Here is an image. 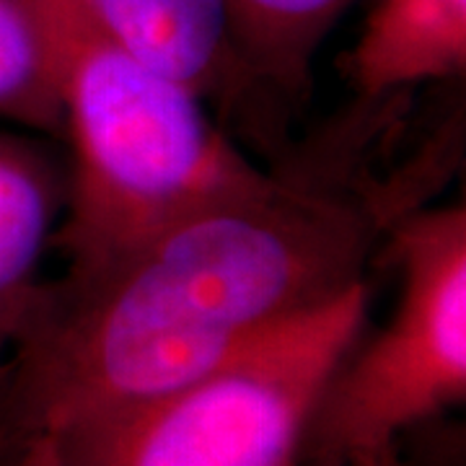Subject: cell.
<instances>
[{
	"label": "cell",
	"mask_w": 466,
	"mask_h": 466,
	"mask_svg": "<svg viewBox=\"0 0 466 466\" xmlns=\"http://www.w3.org/2000/svg\"><path fill=\"white\" fill-rule=\"evenodd\" d=\"M407 99L358 101L259 184L39 285L0 366V461L34 438L200 376L363 283L391 226L431 205L453 137L381 168Z\"/></svg>",
	"instance_id": "6da1fadb"
},
{
	"label": "cell",
	"mask_w": 466,
	"mask_h": 466,
	"mask_svg": "<svg viewBox=\"0 0 466 466\" xmlns=\"http://www.w3.org/2000/svg\"><path fill=\"white\" fill-rule=\"evenodd\" d=\"M66 122L70 200L52 251L88 267L205 202L259 184L236 135L187 86L99 26L78 0H29Z\"/></svg>",
	"instance_id": "7a4b0ae2"
},
{
	"label": "cell",
	"mask_w": 466,
	"mask_h": 466,
	"mask_svg": "<svg viewBox=\"0 0 466 466\" xmlns=\"http://www.w3.org/2000/svg\"><path fill=\"white\" fill-rule=\"evenodd\" d=\"M368 280L257 334L148 400L86 415L52 443L63 466H303L327 381L363 334Z\"/></svg>",
	"instance_id": "3957f363"
},
{
	"label": "cell",
	"mask_w": 466,
	"mask_h": 466,
	"mask_svg": "<svg viewBox=\"0 0 466 466\" xmlns=\"http://www.w3.org/2000/svg\"><path fill=\"white\" fill-rule=\"evenodd\" d=\"M381 254L400 269V299L324 386L303 464L391 453L404 435L466 401V205L417 208L391 226Z\"/></svg>",
	"instance_id": "277c9868"
},
{
	"label": "cell",
	"mask_w": 466,
	"mask_h": 466,
	"mask_svg": "<svg viewBox=\"0 0 466 466\" xmlns=\"http://www.w3.org/2000/svg\"><path fill=\"white\" fill-rule=\"evenodd\" d=\"M78 3L125 47L195 91L226 127H247L269 158L288 146L280 116L259 96L238 57L228 0Z\"/></svg>",
	"instance_id": "5b68a950"
},
{
	"label": "cell",
	"mask_w": 466,
	"mask_h": 466,
	"mask_svg": "<svg viewBox=\"0 0 466 466\" xmlns=\"http://www.w3.org/2000/svg\"><path fill=\"white\" fill-rule=\"evenodd\" d=\"M55 143L0 130V366L45 283L42 265L70 200V161Z\"/></svg>",
	"instance_id": "8992f818"
},
{
	"label": "cell",
	"mask_w": 466,
	"mask_h": 466,
	"mask_svg": "<svg viewBox=\"0 0 466 466\" xmlns=\"http://www.w3.org/2000/svg\"><path fill=\"white\" fill-rule=\"evenodd\" d=\"M342 73L358 101L466 76V0H373Z\"/></svg>",
	"instance_id": "52a82bcc"
},
{
	"label": "cell",
	"mask_w": 466,
	"mask_h": 466,
	"mask_svg": "<svg viewBox=\"0 0 466 466\" xmlns=\"http://www.w3.org/2000/svg\"><path fill=\"white\" fill-rule=\"evenodd\" d=\"M355 0H228L238 57L278 116L300 106L314 84V60Z\"/></svg>",
	"instance_id": "ba28073f"
},
{
	"label": "cell",
	"mask_w": 466,
	"mask_h": 466,
	"mask_svg": "<svg viewBox=\"0 0 466 466\" xmlns=\"http://www.w3.org/2000/svg\"><path fill=\"white\" fill-rule=\"evenodd\" d=\"M0 119L24 133L66 137L50 57L29 0H0Z\"/></svg>",
	"instance_id": "9c48e42d"
},
{
	"label": "cell",
	"mask_w": 466,
	"mask_h": 466,
	"mask_svg": "<svg viewBox=\"0 0 466 466\" xmlns=\"http://www.w3.org/2000/svg\"><path fill=\"white\" fill-rule=\"evenodd\" d=\"M0 466H63V461H60V453L55 449L50 435H42V438L24 443L11 456H5Z\"/></svg>",
	"instance_id": "30bf717a"
},
{
	"label": "cell",
	"mask_w": 466,
	"mask_h": 466,
	"mask_svg": "<svg viewBox=\"0 0 466 466\" xmlns=\"http://www.w3.org/2000/svg\"><path fill=\"white\" fill-rule=\"evenodd\" d=\"M348 466H407V461L401 459V449L383 453V456H373V459H363V461H352Z\"/></svg>",
	"instance_id": "8fae6325"
},
{
	"label": "cell",
	"mask_w": 466,
	"mask_h": 466,
	"mask_svg": "<svg viewBox=\"0 0 466 466\" xmlns=\"http://www.w3.org/2000/svg\"><path fill=\"white\" fill-rule=\"evenodd\" d=\"M303 466H334V464H303Z\"/></svg>",
	"instance_id": "7c38bea8"
}]
</instances>
